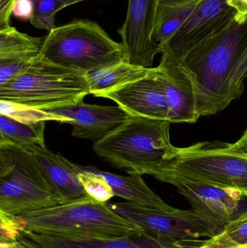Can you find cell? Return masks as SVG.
I'll return each mask as SVG.
<instances>
[{
    "mask_svg": "<svg viewBox=\"0 0 247 248\" xmlns=\"http://www.w3.org/2000/svg\"><path fill=\"white\" fill-rule=\"evenodd\" d=\"M247 52V16L236 13L233 21L191 49L182 59L164 61L181 67L191 78L200 117L228 107L229 77Z\"/></svg>",
    "mask_w": 247,
    "mask_h": 248,
    "instance_id": "obj_1",
    "label": "cell"
},
{
    "mask_svg": "<svg viewBox=\"0 0 247 248\" xmlns=\"http://www.w3.org/2000/svg\"><path fill=\"white\" fill-rule=\"evenodd\" d=\"M171 122L130 116L114 131L93 144L94 153L129 175L156 177L174 146Z\"/></svg>",
    "mask_w": 247,
    "mask_h": 248,
    "instance_id": "obj_2",
    "label": "cell"
},
{
    "mask_svg": "<svg viewBox=\"0 0 247 248\" xmlns=\"http://www.w3.org/2000/svg\"><path fill=\"white\" fill-rule=\"evenodd\" d=\"M26 230L39 234L80 238L120 239L145 234L142 228L97 201L63 204L20 216Z\"/></svg>",
    "mask_w": 247,
    "mask_h": 248,
    "instance_id": "obj_3",
    "label": "cell"
},
{
    "mask_svg": "<svg viewBox=\"0 0 247 248\" xmlns=\"http://www.w3.org/2000/svg\"><path fill=\"white\" fill-rule=\"evenodd\" d=\"M39 55L43 59L82 74L126 61L122 43L113 40L96 22L74 20L52 29Z\"/></svg>",
    "mask_w": 247,
    "mask_h": 248,
    "instance_id": "obj_4",
    "label": "cell"
},
{
    "mask_svg": "<svg viewBox=\"0 0 247 248\" xmlns=\"http://www.w3.org/2000/svg\"><path fill=\"white\" fill-rule=\"evenodd\" d=\"M63 204L29 149L0 144V212L20 216Z\"/></svg>",
    "mask_w": 247,
    "mask_h": 248,
    "instance_id": "obj_5",
    "label": "cell"
},
{
    "mask_svg": "<svg viewBox=\"0 0 247 248\" xmlns=\"http://www.w3.org/2000/svg\"><path fill=\"white\" fill-rule=\"evenodd\" d=\"M90 94L85 76L43 59L34 58L23 74L0 87V100L37 110L60 108Z\"/></svg>",
    "mask_w": 247,
    "mask_h": 248,
    "instance_id": "obj_6",
    "label": "cell"
},
{
    "mask_svg": "<svg viewBox=\"0 0 247 248\" xmlns=\"http://www.w3.org/2000/svg\"><path fill=\"white\" fill-rule=\"evenodd\" d=\"M225 142L202 141L187 147L174 146L157 175L174 173L216 186L232 188L247 197V157L226 151Z\"/></svg>",
    "mask_w": 247,
    "mask_h": 248,
    "instance_id": "obj_7",
    "label": "cell"
},
{
    "mask_svg": "<svg viewBox=\"0 0 247 248\" xmlns=\"http://www.w3.org/2000/svg\"><path fill=\"white\" fill-rule=\"evenodd\" d=\"M110 209L136 224L146 234L173 242L209 239L219 234L224 224L195 210L170 207L155 209L133 202H107Z\"/></svg>",
    "mask_w": 247,
    "mask_h": 248,
    "instance_id": "obj_8",
    "label": "cell"
},
{
    "mask_svg": "<svg viewBox=\"0 0 247 248\" xmlns=\"http://www.w3.org/2000/svg\"><path fill=\"white\" fill-rule=\"evenodd\" d=\"M237 12L227 0H202L184 24L161 46V60L177 61L229 26Z\"/></svg>",
    "mask_w": 247,
    "mask_h": 248,
    "instance_id": "obj_9",
    "label": "cell"
},
{
    "mask_svg": "<svg viewBox=\"0 0 247 248\" xmlns=\"http://www.w3.org/2000/svg\"><path fill=\"white\" fill-rule=\"evenodd\" d=\"M160 0H129L127 14L118 29L129 63L152 68L154 58L161 53L153 39L157 11Z\"/></svg>",
    "mask_w": 247,
    "mask_h": 248,
    "instance_id": "obj_10",
    "label": "cell"
},
{
    "mask_svg": "<svg viewBox=\"0 0 247 248\" xmlns=\"http://www.w3.org/2000/svg\"><path fill=\"white\" fill-rule=\"evenodd\" d=\"M158 179L175 186L193 209L224 225L232 219L242 201L247 198L238 189L216 186L176 173H162Z\"/></svg>",
    "mask_w": 247,
    "mask_h": 248,
    "instance_id": "obj_11",
    "label": "cell"
},
{
    "mask_svg": "<svg viewBox=\"0 0 247 248\" xmlns=\"http://www.w3.org/2000/svg\"><path fill=\"white\" fill-rule=\"evenodd\" d=\"M110 99L129 116L168 121V106L158 68L136 81L100 95Z\"/></svg>",
    "mask_w": 247,
    "mask_h": 248,
    "instance_id": "obj_12",
    "label": "cell"
},
{
    "mask_svg": "<svg viewBox=\"0 0 247 248\" xmlns=\"http://www.w3.org/2000/svg\"><path fill=\"white\" fill-rule=\"evenodd\" d=\"M43 111L70 119L73 137L95 141L114 131L129 117L120 106L87 104L84 100L72 106Z\"/></svg>",
    "mask_w": 247,
    "mask_h": 248,
    "instance_id": "obj_13",
    "label": "cell"
},
{
    "mask_svg": "<svg viewBox=\"0 0 247 248\" xmlns=\"http://www.w3.org/2000/svg\"><path fill=\"white\" fill-rule=\"evenodd\" d=\"M158 78L163 87L171 123H196L200 116L194 84L176 64L162 62L158 67Z\"/></svg>",
    "mask_w": 247,
    "mask_h": 248,
    "instance_id": "obj_14",
    "label": "cell"
},
{
    "mask_svg": "<svg viewBox=\"0 0 247 248\" xmlns=\"http://www.w3.org/2000/svg\"><path fill=\"white\" fill-rule=\"evenodd\" d=\"M17 240L29 248H165L161 239L146 233L120 239L73 238L24 230Z\"/></svg>",
    "mask_w": 247,
    "mask_h": 248,
    "instance_id": "obj_15",
    "label": "cell"
},
{
    "mask_svg": "<svg viewBox=\"0 0 247 248\" xmlns=\"http://www.w3.org/2000/svg\"><path fill=\"white\" fill-rule=\"evenodd\" d=\"M26 148L33 153L65 204L92 201L80 182L70 160L50 151L46 146L35 145Z\"/></svg>",
    "mask_w": 247,
    "mask_h": 248,
    "instance_id": "obj_16",
    "label": "cell"
},
{
    "mask_svg": "<svg viewBox=\"0 0 247 248\" xmlns=\"http://www.w3.org/2000/svg\"><path fill=\"white\" fill-rule=\"evenodd\" d=\"M151 68L123 61L111 66L86 73L84 76L89 87L90 94L100 97L104 93L143 78L149 74Z\"/></svg>",
    "mask_w": 247,
    "mask_h": 248,
    "instance_id": "obj_17",
    "label": "cell"
},
{
    "mask_svg": "<svg viewBox=\"0 0 247 248\" xmlns=\"http://www.w3.org/2000/svg\"><path fill=\"white\" fill-rule=\"evenodd\" d=\"M98 170L111 186L115 196L120 197L127 202L155 209H167L171 207L146 185L142 176H120Z\"/></svg>",
    "mask_w": 247,
    "mask_h": 248,
    "instance_id": "obj_18",
    "label": "cell"
},
{
    "mask_svg": "<svg viewBox=\"0 0 247 248\" xmlns=\"http://www.w3.org/2000/svg\"><path fill=\"white\" fill-rule=\"evenodd\" d=\"M45 122H23L0 114V144L20 147L46 146Z\"/></svg>",
    "mask_w": 247,
    "mask_h": 248,
    "instance_id": "obj_19",
    "label": "cell"
},
{
    "mask_svg": "<svg viewBox=\"0 0 247 248\" xmlns=\"http://www.w3.org/2000/svg\"><path fill=\"white\" fill-rule=\"evenodd\" d=\"M201 1L187 3L160 1L155 19L153 39L160 45V47L184 24Z\"/></svg>",
    "mask_w": 247,
    "mask_h": 248,
    "instance_id": "obj_20",
    "label": "cell"
},
{
    "mask_svg": "<svg viewBox=\"0 0 247 248\" xmlns=\"http://www.w3.org/2000/svg\"><path fill=\"white\" fill-rule=\"evenodd\" d=\"M44 37L30 36L10 26L0 29V60H32L40 53Z\"/></svg>",
    "mask_w": 247,
    "mask_h": 248,
    "instance_id": "obj_21",
    "label": "cell"
},
{
    "mask_svg": "<svg viewBox=\"0 0 247 248\" xmlns=\"http://www.w3.org/2000/svg\"><path fill=\"white\" fill-rule=\"evenodd\" d=\"M247 245V211L230 220L219 234L209 239L185 240L181 248H240Z\"/></svg>",
    "mask_w": 247,
    "mask_h": 248,
    "instance_id": "obj_22",
    "label": "cell"
},
{
    "mask_svg": "<svg viewBox=\"0 0 247 248\" xmlns=\"http://www.w3.org/2000/svg\"><path fill=\"white\" fill-rule=\"evenodd\" d=\"M70 163L75 169L78 179L84 186L86 192L94 201L106 203L115 197L111 186L99 173L97 168L93 166L84 167L71 161Z\"/></svg>",
    "mask_w": 247,
    "mask_h": 248,
    "instance_id": "obj_23",
    "label": "cell"
},
{
    "mask_svg": "<svg viewBox=\"0 0 247 248\" xmlns=\"http://www.w3.org/2000/svg\"><path fill=\"white\" fill-rule=\"evenodd\" d=\"M0 114L10 116L23 122H39L55 121L62 124H71V121L63 116L46 113L43 110L30 108L21 105L0 100Z\"/></svg>",
    "mask_w": 247,
    "mask_h": 248,
    "instance_id": "obj_24",
    "label": "cell"
},
{
    "mask_svg": "<svg viewBox=\"0 0 247 248\" xmlns=\"http://www.w3.org/2000/svg\"><path fill=\"white\" fill-rule=\"evenodd\" d=\"M33 14L30 24L38 29L48 32L56 28L55 15L64 8L59 0H32Z\"/></svg>",
    "mask_w": 247,
    "mask_h": 248,
    "instance_id": "obj_25",
    "label": "cell"
},
{
    "mask_svg": "<svg viewBox=\"0 0 247 248\" xmlns=\"http://www.w3.org/2000/svg\"><path fill=\"white\" fill-rule=\"evenodd\" d=\"M0 243L17 241L20 234L26 230V224L20 216L0 212Z\"/></svg>",
    "mask_w": 247,
    "mask_h": 248,
    "instance_id": "obj_26",
    "label": "cell"
},
{
    "mask_svg": "<svg viewBox=\"0 0 247 248\" xmlns=\"http://www.w3.org/2000/svg\"><path fill=\"white\" fill-rule=\"evenodd\" d=\"M247 77V52L239 61L229 77L227 86V98L229 103L239 98L245 89V80Z\"/></svg>",
    "mask_w": 247,
    "mask_h": 248,
    "instance_id": "obj_27",
    "label": "cell"
},
{
    "mask_svg": "<svg viewBox=\"0 0 247 248\" xmlns=\"http://www.w3.org/2000/svg\"><path fill=\"white\" fill-rule=\"evenodd\" d=\"M33 60H0V87L23 74Z\"/></svg>",
    "mask_w": 247,
    "mask_h": 248,
    "instance_id": "obj_28",
    "label": "cell"
},
{
    "mask_svg": "<svg viewBox=\"0 0 247 248\" xmlns=\"http://www.w3.org/2000/svg\"><path fill=\"white\" fill-rule=\"evenodd\" d=\"M33 14V3L32 0H17L13 8V16L20 20H31Z\"/></svg>",
    "mask_w": 247,
    "mask_h": 248,
    "instance_id": "obj_29",
    "label": "cell"
},
{
    "mask_svg": "<svg viewBox=\"0 0 247 248\" xmlns=\"http://www.w3.org/2000/svg\"><path fill=\"white\" fill-rule=\"evenodd\" d=\"M17 0H0V29L10 26V20Z\"/></svg>",
    "mask_w": 247,
    "mask_h": 248,
    "instance_id": "obj_30",
    "label": "cell"
},
{
    "mask_svg": "<svg viewBox=\"0 0 247 248\" xmlns=\"http://www.w3.org/2000/svg\"><path fill=\"white\" fill-rule=\"evenodd\" d=\"M224 149L233 154L247 157V128L242 137L236 142L233 144L225 142Z\"/></svg>",
    "mask_w": 247,
    "mask_h": 248,
    "instance_id": "obj_31",
    "label": "cell"
},
{
    "mask_svg": "<svg viewBox=\"0 0 247 248\" xmlns=\"http://www.w3.org/2000/svg\"><path fill=\"white\" fill-rule=\"evenodd\" d=\"M228 4L235 9L238 14L247 16V0H227Z\"/></svg>",
    "mask_w": 247,
    "mask_h": 248,
    "instance_id": "obj_32",
    "label": "cell"
},
{
    "mask_svg": "<svg viewBox=\"0 0 247 248\" xmlns=\"http://www.w3.org/2000/svg\"><path fill=\"white\" fill-rule=\"evenodd\" d=\"M87 1V0H59L64 8L68 6L73 5V4H76V3L81 2V1Z\"/></svg>",
    "mask_w": 247,
    "mask_h": 248,
    "instance_id": "obj_33",
    "label": "cell"
},
{
    "mask_svg": "<svg viewBox=\"0 0 247 248\" xmlns=\"http://www.w3.org/2000/svg\"><path fill=\"white\" fill-rule=\"evenodd\" d=\"M14 248H28L27 246H25V245H23V243H20V241H18V240H17V241L15 242V243Z\"/></svg>",
    "mask_w": 247,
    "mask_h": 248,
    "instance_id": "obj_34",
    "label": "cell"
},
{
    "mask_svg": "<svg viewBox=\"0 0 247 248\" xmlns=\"http://www.w3.org/2000/svg\"><path fill=\"white\" fill-rule=\"evenodd\" d=\"M244 247L247 248V245H246V246H244Z\"/></svg>",
    "mask_w": 247,
    "mask_h": 248,
    "instance_id": "obj_35",
    "label": "cell"
},
{
    "mask_svg": "<svg viewBox=\"0 0 247 248\" xmlns=\"http://www.w3.org/2000/svg\"><path fill=\"white\" fill-rule=\"evenodd\" d=\"M168 248V244H167V248Z\"/></svg>",
    "mask_w": 247,
    "mask_h": 248,
    "instance_id": "obj_36",
    "label": "cell"
},
{
    "mask_svg": "<svg viewBox=\"0 0 247 248\" xmlns=\"http://www.w3.org/2000/svg\"><path fill=\"white\" fill-rule=\"evenodd\" d=\"M245 248V247H242V248Z\"/></svg>",
    "mask_w": 247,
    "mask_h": 248,
    "instance_id": "obj_37",
    "label": "cell"
}]
</instances>
